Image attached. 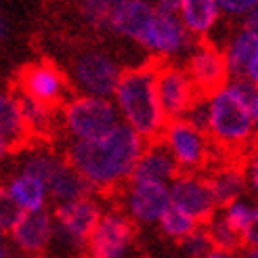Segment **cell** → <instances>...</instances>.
<instances>
[{
    "label": "cell",
    "mask_w": 258,
    "mask_h": 258,
    "mask_svg": "<svg viewBox=\"0 0 258 258\" xmlns=\"http://www.w3.org/2000/svg\"><path fill=\"white\" fill-rule=\"evenodd\" d=\"M53 214L46 208L34 212H19L7 229L11 243L23 256L38 258L48 252L50 239H53Z\"/></svg>",
    "instance_id": "13"
},
{
    "label": "cell",
    "mask_w": 258,
    "mask_h": 258,
    "mask_svg": "<svg viewBox=\"0 0 258 258\" xmlns=\"http://www.w3.org/2000/svg\"><path fill=\"white\" fill-rule=\"evenodd\" d=\"M158 227H160V231L164 233V237L180 241V239H185L193 229H198L200 223L193 216H189L187 212H183V210L174 208V206H170V208L166 210L162 214V218L158 221Z\"/></svg>",
    "instance_id": "27"
},
{
    "label": "cell",
    "mask_w": 258,
    "mask_h": 258,
    "mask_svg": "<svg viewBox=\"0 0 258 258\" xmlns=\"http://www.w3.org/2000/svg\"><path fill=\"white\" fill-rule=\"evenodd\" d=\"M241 258H258V250H256V246L246 248V252H243V256H241Z\"/></svg>",
    "instance_id": "35"
},
{
    "label": "cell",
    "mask_w": 258,
    "mask_h": 258,
    "mask_svg": "<svg viewBox=\"0 0 258 258\" xmlns=\"http://www.w3.org/2000/svg\"><path fill=\"white\" fill-rule=\"evenodd\" d=\"M206 233H208L212 248L216 250H227V252H237L239 248H243L241 243V235L227 223V218L223 216V212H214L208 221H206Z\"/></svg>",
    "instance_id": "26"
},
{
    "label": "cell",
    "mask_w": 258,
    "mask_h": 258,
    "mask_svg": "<svg viewBox=\"0 0 258 258\" xmlns=\"http://www.w3.org/2000/svg\"><path fill=\"white\" fill-rule=\"evenodd\" d=\"M7 36H9V19L5 17V13L0 11V42H3Z\"/></svg>",
    "instance_id": "33"
},
{
    "label": "cell",
    "mask_w": 258,
    "mask_h": 258,
    "mask_svg": "<svg viewBox=\"0 0 258 258\" xmlns=\"http://www.w3.org/2000/svg\"><path fill=\"white\" fill-rule=\"evenodd\" d=\"M19 101V109H21V118L23 124L28 128V135H48L53 133V128L57 124L55 118V107H48L44 103H38L30 97H17Z\"/></svg>",
    "instance_id": "25"
},
{
    "label": "cell",
    "mask_w": 258,
    "mask_h": 258,
    "mask_svg": "<svg viewBox=\"0 0 258 258\" xmlns=\"http://www.w3.org/2000/svg\"><path fill=\"white\" fill-rule=\"evenodd\" d=\"M46 189L48 198L55 204H66L90 193V187L84 183V178L74 170V166L66 158L57 164V168L46 178Z\"/></svg>",
    "instance_id": "21"
},
{
    "label": "cell",
    "mask_w": 258,
    "mask_h": 258,
    "mask_svg": "<svg viewBox=\"0 0 258 258\" xmlns=\"http://www.w3.org/2000/svg\"><path fill=\"white\" fill-rule=\"evenodd\" d=\"M103 208L90 196H82L66 204H57L53 214V239L48 252L53 258H76L86 248V239L95 229ZM46 252V254H48Z\"/></svg>",
    "instance_id": "4"
},
{
    "label": "cell",
    "mask_w": 258,
    "mask_h": 258,
    "mask_svg": "<svg viewBox=\"0 0 258 258\" xmlns=\"http://www.w3.org/2000/svg\"><path fill=\"white\" fill-rule=\"evenodd\" d=\"M156 93L166 120L185 118L191 103L200 97L185 68L174 61H166L156 68Z\"/></svg>",
    "instance_id": "11"
},
{
    "label": "cell",
    "mask_w": 258,
    "mask_h": 258,
    "mask_svg": "<svg viewBox=\"0 0 258 258\" xmlns=\"http://www.w3.org/2000/svg\"><path fill=\"white\" fill-rule=\"evenodd\" d=\"M151 3L158 13H174V15L180 7V0H151Z\"/></svg>",
    "instance_id": "31"
},
{
    "label": "cell",
    "mask_w": 258,
    "mask_h": 258,
    "mask_svg": "<svg viewBox=\"0 0 258 258\" xmlns=\"http://www.w3.org/2000/svg\"><path fill=\"white\" fill-rule=\"evenodd\" d=\"M76 258H82V256H76Z\"/></svg>",
    "instance_id": "40"
},
{
    "label": "cell",
    "mask_w": 258,
    "mask_h": 258,
    "mask_svg": "<svg viewBox=\"0 0 258 258\" xmlns=\"http://www.w3.org/2000/svg\"><path fill=\"white\" fill-rule=\"evenodd\" d=\"M178 243H180V250H183L185 258H204L212 250V241H210L208 233H206V229H202V227L193 229L191 233L185 239H180Z\"/></svg>",
    "instance_id": "29"
},
{
    "label": "cell",
    "mask_w": 258,
    "mask_h": 258,
    "mask_svg": "<svg viewBox=\"0 0 258 258\" xmlns=\"http://www.w3.org/2000/svg\"><path fill=\"white\" fill-rule=\"evenodd\" d=\"M178 174V166L164 147L160 139L147 141L143 151L135 164V170L131 174L133 180H151V183H164L168 185L170 180ZM128 178V180H131Z\"/></svg>",
    "instance_id": "18"
},
{
    "label": "cell",
    "mask_w": 258,
    "mask_h": 258,
    "mask_svg": "<svg viewBox=\"0 0 258 258\" xmlns=\"http://www.w3.org/2000/svg\"><path fill=\"white\" fill-rule=\"evenodd\" d=\"M223 55L227 61L229 78H243L256 84L258 80V30L241 25L231 36Z\"/></svg>",
    "instance_id": "16"
},
{
    "label": "cell",
    "mask_w": 258,
    "mask_h": 258,
    "mask_svg": "<svg viewBox=\"0 0 258 258\" xmlns=\"http://www.w3.org/2000/svg\"><path fill=\"white\" fill-rule=\"evenodd\" d=\"M170 206L187 212L198 223H206L218 210L208 180L198 172H178L170 183Z\"/></svg>",
    "instance_id": "14"
},
{
    "label": "cell",
    "mask_w": 258,
    "mask_h": 258,
    "mask_svg": "<svg viewBox=\"0 0 258 258\" xmlns=\"http://www.w3.org/2000/svg\"><path fill=\"white\" fill-rule=\"evenodd\" d=\"M139 44L158 59L176 61L189 55V50L196 44V38L185 30L178 15L156 11V15L151 17L149 25L141 36Z\"/></svg>",
    "instance_id": "9"
},
{
    "label": "cell",
    "mask_w": 258,
    "mask_h": 258,
    "mask_svg": "<svg viewBox=\"0 0 258 258\" xmlns=\"http://www.w3.org/2000/svg\"><path fill=\"white\" fill-rule=\"evenodd\" d=\"M160 141L176 162L178 172H200L212 158L210 137L185 118L166 122Z\"/></svg>",
    "instance_id": "7"
},
{
    "label": "cell",
    "mask_w": 258,
    "mask_h": 258,
    "mask_svg": "<svg viewBox=\"0 0 258 258\" xmlns=\"http://www.w3.org/2000/svg\"><path fill=\"white\" fill-rule=\"evenodd\" d=\"M111 101L118 109L120 122L143 141L160 139L168 120L164 118L156 93V66H139L122 72Z\"/></svg>",
    "instance_id": "3"
},
{
    "label": "cell",
    "mask_w": 258,
    "mask_h": 258,
    "mask_svg": "<svg viewBox=\"0 0 258 258\" xmlns=\"http://www.w3.org/2000/svg\"><path fill=\"white\" fill-rule=\"evenodd\" d=\"M118 3L120 0H78V13L90 28L103 30L107 28L109 17Z\"/></svg>",
    "instance_id": "28"
},
{
    "label": "cell",
    "mask_w": 258,
    "mask_h": 258,
    "mask_svg": "<svg viewBox=\"0 0 258 258\" xmlns=\"http://www.w3.org/2000/svg\"><path fill=\"white\" fill-rule=\"evenodd\" d=\"M137 250L135 223L122 210L101 212L86 239L88 258H133Z\"/></svg>",
    "instance_id": "8"
},
{
    "label": "cell",
    "mask_w": 258,
    "mask_h": 258,
    "mask_svg": "<svg viewBox=\"0 0 258 258\" xmlns=\"http://www.w3.org/2000/svg\"><path fill=\"white\" fill-rule=\"evenodd\" d=\"M11 153V147H9V143L3 139V135H0V164H3L5 160H7V156Z\"/></svg>",
    "instance_id": "34"
},
{
    "label": "cell",
    "mask_w": 258,
    "mask_h": 258,
    "mask_svg": "<svg viewBox=\"0 0 258 258\" xmlns=\"http://www.w3.org/2000/svg\"><path fill=\"white\" fill-rule=\"evenodd\" d=\"M7 258H30V256H23V254H15V256H7Z\"/></svg>",
    "instance_id": "37"
},
{
    "label": "cell",
    "mask_w": 258,
    "mask_h": 258,
    "mask_svg": "<svg viewBox=\"0 0 258 258\" xmlns=\"http://www.w3.org/2000/svg\"><path fill=\"white\" fill-rule=\"evenodd\" d=\"M223 216L227 218V223L233 227L237 233L241 235V243L243 248H250V246H256V225H258V210L256 206L250 202V200H233L229 202L227 206H223Z\"/></svg>",
    "instance_id": "22"
},
{
    "label": "cell",
    "mask_w": 258,
    "mask_h": 258,
    "mask_svg": "<svg viewBox=\"0 0 258 258\" xmlns=\"http://www.w3.org/2000/svg\"><path fill=\"white\" fill-rule=\"evenodd\" d=\"M170 208V191L164 183L126 180L122 193V212L135 225H158L162 214Z\"/></svg>",
    "instance_id": "10"
},
{
    "label": "cell",
    "mask_w": 258,
    "mask_h": 258,
    "mask_svg": "<svg viewBox=\"0 0 258 258\" xmlns=\"http://www.w3.org/2000/svg\"><path fill=\"white\" fill-rule=\"evenodd\" d=\"M3 189L19 212L44 210L50 200L44 180L28 170H21V168H17V172L7 180Z\"/></svg>",
    "instance_id": "19"
},
{
    "label": "cell",
    "mask_w": 258,
    "mask_h": 258,
    "mask_svg": "<svg viewBox=\"0 0 258 258\" xmlns=\"http://www.w3.org/2000/svg\"><path fill=\"white\" fill-rule=\"evenodd\" d=\"M122 66L111 53L103 48H86L72 59L70 78L80 95L109 97L122 76Z\"/></svg>",
    "instance_id": "6"
},
{
    "label": "cell",
    "mask_w": 258,
    "mask_h": 258,
    "mask_svg": "<svg viewBox=\"0 0 258 258\" xmlns=\"http://www.w3.org/2000/svg\"><path fill=\"white\" fill-rule=\"evenodd\" d=\"M223 15L231 17H246L250 11L258 7V0H216Z\"/></svg>",
    "instance_id": "30"
},
{
    "label": "cell",
    "mask_w": 258,
    "mask_h": 258,
    "mask_svg": "<svg viewBox=\"0 0 258 258\" xmlns=\"http://www.w3.org/2000/svg\"><path fill=\"white\" fill-rule=\"evenodd\" d=\"M9 256V250H7V243L3 241V237H0V258H7Z\"/></svg>",
    "instance_id": "36"
},
{
    "label": "cell",
    "mask_w": 258,
    "mask_h": 258,
    "mask_svg": "<svg viewBox=\"0 0 258 258\" xmlns=\"http://www.w3.org/2000/svg\"><path fill=\"white\" fill-rule=\"evenodd\" d=\"M185 72L196 86L198 95H210L229 80L223 48L210 42H196L185 57Z\"/></svg>",
    "instance_id": "12"
},
{
    "label": "cell",
    "mask_w": 258,
    "mask_h": 258,
    "mask_svg": "<svg viewBox=\"0 0 258 258\" xmlns=\"http://www.w3.org/2000/svg\"><path fill=\"white\" fill-rule=\"evenodd\" d=\"M59 122L72 141H86L109 133L120 124V115L109 97L78 95L66 101Z\"/></svg>",
    "instance_id": "5"
},
{
    "label": "cell",
    "mask_w": 258,
    "mask_h": 258,
    "mask_svg": "<svg viewBox=\"0 0 258 258\" xmlns=\"http://www.w3.org/2000/svg\"><path fill=\"white\" fill-rule=\"evenodd\" d=\"M153 15H156V9L151 0H120L109 17L107 30L124 40L139 44Z\"/></svg>",
    "instance_id": "17"
},
{
    "label": "cell",
    "mask_w": 258,
    "mask_h": 258,
    "mask_svg": "<svg viewBox=\"0 0 258 258\" xmlns=\"http://www.w3.org/2000/svg\"><path fill=\"white\" fill-rule=\"evenodd\" d=\"M145 143L147 141L120 122L97 139L72 141L66 160L84 178L90 191H109L131 178Z\"/></svg>",
    "instance_id": "1"
},
{
    "label": "cell",
    "mask_w": 258,
    "mask_h": 258,
    "mask_svg": "<svg viewBox=\"0 0 258 258\" xmlns=\"http://www.w3.org/2000/svg\"><path fill=\"white\" fill-rule=\"evenodd\" d=\"M38 258H53V256H46V254H44V256H38Z\"/></svg>",
    "instance_id": "39"
},
{
    "label": "cell",
    "mask_w": 258,
    "mask_h": 258,
    "mask_svg": "<svg viewBox=\"0 0 258 258\" xmlns=\"http://www.w3.org/2000/svg\"><path fill=\"white\" fill-rule=\"evenodd\" d=\"M176 15L180 23L185 25V30L198 40V38H206L212 34L223 13L218 9L216 0H180Z\"/></svg>",
    "instance_id": "20"
},
{
    "label": "cell",
    "mask_w": 258,
    "mask_h": 258,
    "mask_svg": "<svg viewBox=\"0 0 258 258\" xmlns=\"http://www.w3.org/2000/svg\"><path fill=\"white\" fill-rule=\"evenodd\" d=\"M206 135L212 143L227 149L252 143L258 120V88L254 82L229 78L221 88L206 95Z\"/></svg>",
    "instance_id": "2"
},
{
    "label": "cell",
    "mask_w": 258,
    "mask_h": 258,
    "mask_svg": "<svg viewBox=\"0 0 258 258\" xmlns=\"http://www.w3.org/2000/svg\"><path fill=\"white\" fill-rule=\"evenodd\" d=\"M206 180H208V187L212 191L216 208H223L229 202L243 198V193L248 189L246 176H243V170L239 168H218Z\"/></svg>",
    "instance_id": "24"
},
{
    "label": "cell",
    "mask_w": 258,
    "mask_h": 258,
    "mask_svg": "<svg viewBox=\"0 0 258 258\" xmlns=\"http://www.w3.org/2000/svg\"><path fill=\"white\" fill-rule=\"evenodd\" d=\"M204 258H237V252H227V250H216V248H212Z\"/></svg>",
    "instance_id": "32"
},
{
    "label": "cell",
    "mask_w": 258,
    "mask_h": 258,
    "mask_svg": "<svg viewBox=\"0 0 258 258\" xmlns=\"http://www.w3.org/2000/svg\"><path fill=\"white\" fill-rule=\"evenodd\" d=\"M19 95L30 97L48 107H57L68 95V80L50 63H34L19 76Z\"/></svg>",
    "instance_id": "15"
},
{
    "label": "cell",
    "mask_w": 258,
    "mask_h": 258,
    "mask_svg": "<svg viewBox=\"0 0 258 258\" xmlns=\"http://www.w3.org/2000/svg\"><path fill=\"white\" fill-rule=\"evenodd\" d=\"M5 235V227H3V223H0V237Z\"/></svg>",
    "instance_id": "38"
},
{
    "label": "cell",
    "mask_w": 258,
    "mask_h": 258,
    "mask_svg": "<svg viewBox=\"0 0 258 258\" xmlns=\"http://www.w3.org/2000/svg\"><path fill=\"white\" fill-rule=\"evenodd\" d=\"M0 135H3L11 149L21 147L30 137L21 118L19 101L15 95L7 93V90H0Z\"/></svg>",
    "instance_id": "23"
}]
</instances>
